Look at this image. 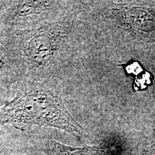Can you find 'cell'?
<instances>
[{
	"label": "cell",
	"instance_id": "5",
	"mask_svg": "<svg viewBox=\"0 0 155 155\" xmlns=\"http://www.w3.org/2000/svg\"><path fill=\"white\" fill-rule=\"evenodd\" d=\"M124 68L126 72L130 75H138L140 74V73L144 71V67H142V65H141L138 61L131 62L127 65H124Z\"/></svg>",
	"mask_w": 155,
	"mask_h": 155
},
{
	"label": "cell",
	"instance_id": "4",
	"mask_svg": "<svg viewBox=\"0 0 155 155\" xmlns=\"http://www.w3.org/2000/svg\"><path fill=\"white\" fill-rule=\"evenodd\" d=\"M136 79L134 81L133 88L136 91L145 90L147 87L152 83V76L150 73L144 71L141 74L137 75Z\"/></svg>",
	"mask_w": 155,
	"mask_h": 155
},
{
	"label": "cell",
	"instance_id": "6",
	"mask_svg": "<svg viewBox=\"0 0 155 155\" xmlns=\"http://www.w3.org/2000/svg\"><path fill=\"white\" fill-rule=\"evenodd\" d=\"M5 65H6L5 58L3 54L0 52V71L4 68V67L5 66Z\"/></svg>",
	"mask_w": 155,
	"mask_h": 155
},
{
	"label": "cell",
	"instance_id": "3",
	"mask_svg": "<svg viewBox=\"0 0 155 155\" xmlns=\"http://www.w3.org/2000/svg\"><path fill=\"white\" fill-rule=\"evenodd\" d=\"M7 22L19 30L54 22L65 9L66 2L55 1H15L10 2Z\"/></svg>",
	"mask_w": 155,
	"mask_h": 155
},
{
	"label": "cell",
	"instance_id": "1",
	"mask_svg": "<svg viewBox=\"0 0 155 155\" xmlns=\"http://www.w3.org/2000/svg\"><path fill=\"white\" fill-rule=\"evenodd\" d=\"M35 124L62 129L78 139L86 137L64 104L59 87L51 80H26L14 98L0 107V125Z\"/></svg>",
	"mask_w": 155,
	"mask_h": 155
},
{
	"label": "cell",
	"instance_id": "2",
	"mask_svg": "<svg viewBox=\"0 0 155 155\" xmlns=\"http://www.w3.org/2000/svg\"><path fill=\"white\" fill-rule=\"evenodd\" d=\"M67 20L62 17L41 26L19 30L17 47L20 65L29 74L50 77L66 61L72 30Z\"/></svg>",
	"mask_w": 155,
	"mask_h": 155
}]
</instances>
